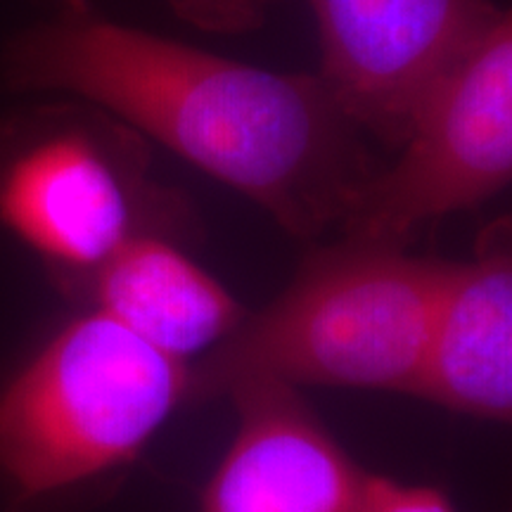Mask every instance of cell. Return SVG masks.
I'll use <instances>...</instances> for the list:
<instances>
[{
	"label": "cell",
	"instance_id": "obj_1",
	"mask_svg": "<svg viewBox=\"0 0 512 512\" xmlns=\"http://www.w3.org/2000/svg\"><path fill=\"white\" fill-rule=\"evenodd\" d=\"M3 79L91 102L299 240L342 226L377 171L363 131L318 74L252 67L93 10H62L10 38Z\"/></svg>",
	"mask_w": 512,
	"mask_h": 512
},
{
	"label": "cell",
	"instance_id": "obj_2",
	"mask_svg": "<svg viewBox=\"0 0 512 512\" xmlns=\"http://www.w3.org/2000/svg\"><path fill=\"white\" fill-rule=\"evenodd\" d=\"M188 384V363L107 313L74 318L0 389L5 512H81L188 403Z\"/></svg>",
	"mask_w": 512,
	"mask_h": 512
},
{
	"label": "cell",
	"instance_id": "obj_3",
	"mask_svg": "<svg viewBox=\"0 0 512 512\" xmlns=\"http://www.w3.org/2000/svg\"><path fill=\"white\" fill-rule=\"evenodd\" d=\"M446 261L344 238L190 363L188 403L252 382L413 394Z\"/></svg>",
	"mask_w": 512,
	"mask_h": 512
},
{
	"label": "cell",
	"instance_id": "obj_4",
	"mask_svg": "<svg viewBox=\"0 0 512 512\" xmlns=\"http://www.w3.org/2000/svg\"><path fill=\"white\" fill-rule=\"evenodd\" d=\"M152 185L140 133L100 107L43 105L0 119V223L64 290L140 233Z\"/></svg>",
	"mask_w": 512,
	"mask_h": 512
},
{
	"label": "cell",
	"instance_id": "obj_5",
	"mask_svg": "<svg viewBox=\"0 0 512 512\" xmlns=\"http://www.w3.org/2000/svg\"><path fill=\"white\" fill-rule=\"evenodd\" d=\"M344 219V238L403 247L420 228L475 209L512 176V19L501 12L422 93L399 143Z\"/></svg>",
	"mask_w": 512,
	"mask_h": 512
},
{
	"label": "cell",
	"instance_id": "obj_6",
	"mask_svg": "<svg viewBox=\"0 0 512 512\" xmlns=\"http://www.w3.org/2000/svg\"><path fill=\"white\" fill-rule=\"evenodd\" d=\"M320 79L363 133L399 145L432 81L501 15L489 0H309Z\"/></svg>",
	"mask_w": 512,
	"mask_h": 512
},
{
	"label": "cell",
	"instance_id": "obj_7",
	"mask_svg": "<svg viewBox=\"0 0 512 512\" xmlns=\"http://www.w3.org/2000/svg\"><path fill=\"white\" fill-rule=\"evenodd\" d=\"M226 399L238 411L228 451L197 512H356L366 472L299 389L252 382Z\"/></svg>",
	"mask_w": 512,
	"mask_h": 512
},
{
	"label": "cell",
	"instance_id": "obj_8",
	"mask_svg": "<svg viewBox=\"0 0 512 512\" xmlns=\"http://www.w3.org/2000/svg\"><path fill=\"white\" fill-rule=\"evenodd\" d=\"M477 420L512 415V254L508 226L470 261H446L413 394Z\"/></svg>",
	"mask_w": 512,
	"mask_h": 512
},
{
	"label": "cell",
	"instance_id": "obj_9",
	"mask_svg": "<svg viewBox=\"0 0 512 512\" xmlns=\"http://www.w3.org/2000/svg\"><path fill=\"white\" fill-rule=\"evenodd\" d=\"M86 292L152 349L192 363L207 356L247 316L214 275L157 233H140L102 264Z\"/></svg>",
	"mask_w": 512,
	"mask_h": 512
},
{
	"label": "cell",
	"instance_id": "obj_10",
	"mask_svg": "<svg viewBox=\"0 0 512 512\" xmlns=\"http://www.w3.org/2000/svg\"><path fill=\"white\" fill-rule=\"evenodd\" d=\"M280 3L285 0H166L181 22L221 36H240L264 27Z\"/></svg>",
	"mask_w": 512,
	"mask_h": 512
},
{
	"label": "cell",
	"instance_id": "obj_11",
	"mask_svg": "<svg viewBox=\"0 0 512 512\" xmlns=\"http://www.w3.org/2000/svg\"><path fill=\"white\" fill-rule=\"evenodd\" d=\"M356 512H458L444 491L366 472Z\"/></svg>",
	"mask_w": 512,
	"mask_h": 512
},
{
	"label": "cell",
	"instance_id": "obj_12",
	"mask_svg": "<svg viewBox=\"0 0 512 512\" xmlns=\"http://www.w3.org/2000/svg\"><path fill=\"white\" fill-rule=\"evenodd\" d=\"M62 10H91V0H62Z\"/></svg>",
	"mask_w": 512,
	"mask_h": 512
}]
</instances>
